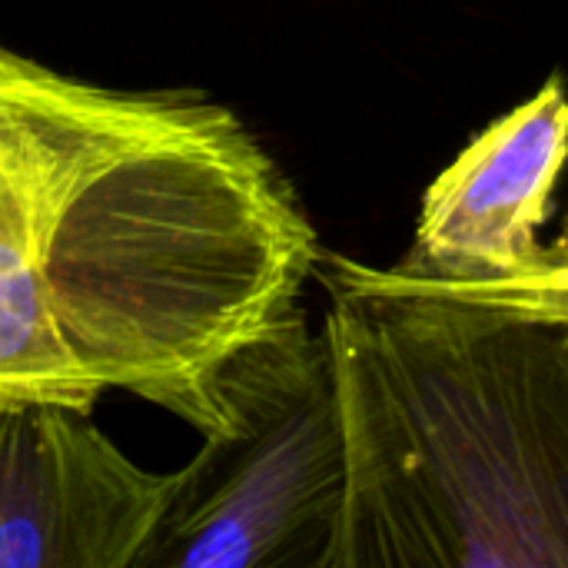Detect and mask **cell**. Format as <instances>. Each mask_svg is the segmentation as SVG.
<instances>
[{"mask_svg":"<svg viewBox=\"0 0 568 568\" xmlns=\"http://www.w3.org/2000/svg\"><path fill=\"white\" fill-rule=\"evenodd\" d=\"M316 230L196 90H113L0 43V403L110 389L200 436L230 359L303 313Z\"/></svg>","mask_w":568,"mask_h":568,"instance_id":"1","label":"cell"},{"mask_svg":"<svg viewBox=\"0 0 568 568\" xmlns=\"http://www.w3.org/2000/svg\"><path fill=\"white\" fill-rule=\"evenodd\" d=\"M343 496L320 568H568V326L320 253Z\"/></svg>","mask_w":568,"mask_h":568,"instance_id":"2","label":"cell"},{"mask_svg":"<svg viewBox=\"0 0 568 568\" xmlns=\"http://www.w3.org/2000/svg\"><path fill=\"white\" fill-rule=\"evenodd\" d=\"M343 496L326 346L303 313L240 349L143 568H320Z\"/></svg>","mask_w":568,"mask_h":568,"instance_id":"3","label":"cell"},{"mask_svg":"<svg viewBox=\"0 0 568 568\" xmlns=\"http://www.w3.org/2000/svg\"><path fill=\"white\" fill-rule=\"evenodd\" d=\"M173 473L136 466L90 413L0 403V568H143Z\"/></svg>","mask_w":568,"mask_h":568,"instance_id":"4","label":"cell"},{"mask_svg":"<svg viewBox=\"0 0 568 568\" xmlns=\"http://www.w3.org/2000/svg\"><path fill=\"white\" fill-rule=\"evenodd\" d=\"M566 166L568 83L556 70L436 173L396 266L433 280H499L539 266L549 256L539 233Z\"/></svg>","mask_w":568,"mask_h":568,"instance_id":"5","label":"cell"},{"mask_svg":"<svg viewBox=\"0 0 568 568\" xmlns=\"http://www.w3.org/2000/svg\"><path fill=\"white\" fill-rule=\"evenodd\" d=\"M389 273L416 290L473 303L483 310L523 316V320H542V323H562L568 326V256L556 253L549 246V256L523 270L516 276H499V280H433V276H416L403 266H389Z\"/></svg>","mask_w":568,"mask_h":568,"instance_id":"6","label":"cell"},{"mask_svg":"<svg viewBox=\"0 0 568 568\" xmlns=\"http://www.w3.org/2000/svg\"><path fill=\"white\" fill-rule=\"evenodd\" d=\"M552 250H556V253H562V256H568V233L559 240V243H556V246H552Z\"/></svg>","mask_w":568,"mask_h":568,"instance_id":"7","label":"cell"}]
</instances>
